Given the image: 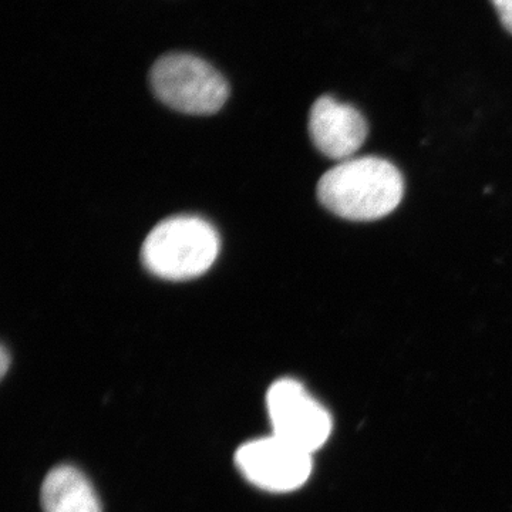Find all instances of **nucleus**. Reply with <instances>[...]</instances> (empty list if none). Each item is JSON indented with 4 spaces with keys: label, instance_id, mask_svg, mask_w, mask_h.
Wrapping results in <instances>:
<instances>
[{
    "label": "nucleus",
    "instance_id": "0eeeda50",
    "mask_svg": "<svg viewBox=\"0 0 512 512\" xmlns=\"http://www.w3.org/2000/svg\"><path fill=\"white\" fill-rule=\"evenodd\" d=\"M42 505L45 512H101L92 484L72 466L56 467L47 474Z\"/></svg>",
    "mask_w": 512,
    "mask_h": 512
},
{
    "label": "nucleus",
    "instance_id": "423d86ee",
    "mask_svg": "<svg viewBox=\"0 0 512 512\" xmlns=\"http://www.w3.org/2000/svg\"><path fill=\"white\" fill-rule=\"evenodd\" d=\"M309 134L323 156L342 163L365 144L367 123L355 107L323 96L312 106Z\"/></svg>",
    "mask_w": 512,
    "mask_h": 512
},
{
    "label": "nucleus",
    "instance_id": "f257e3e1",
    "mask_svg": "<svg viewBox=\"0 0 512 512\" xmlns=\"http://www.w3.org/2000/svg\"><path fill=\"white\" fill-rule=\"evenodd\" d=\"M403 175L379 157H359L330 168L318 184L319 201L349 221H376L392 214L403 200Z\"/></svg>",
    "mask_w": 512,
    "mask_h": 512
},
{
    "label": "nucleus",
    "instance_id": "39448f33",
    "mask_svg": "<svg viewBox=\"0 0 512 512\" xmlns=\"http://www.w3.org/2000/svg\"><path fill=\"white\" fill-rule=\"evenodd\" d=\"M239 471L262 490L286 493L308 481L312 454L272 434L245 443L235 456Z\"/></svg>",
    "mask_w": 512,
    "mask_h": 512
},
{
    "label": "nucleus",
    "instance_id": "20e7f679",
    "mask_svg": "<svg viewBox=\"0 0 512 512\" xmlns=\"http://www.w3.org/2000/svg\"><path fill=\"white\" fill-rule=\"evenodd\" d=\"M274 436L312 454L332 431L328 410L306 392L298 380L281 379L266 394Z\"/></svg>",
    "mask_w": 512,
    "mask_h": 512
},
{
    "label": "nucleus",
    "instance_id": "1a4fd4ad",
    "mask_svg": "<svg viewBox=\"0 0 512 512\" xmlns=\"http://www.w3.org/2000/svg\"><path fill=\"white\" fill-rule=\"evenodd\" d=\"M0 357H2V375L5 376L6 372H8L9 367V352L6 350L5 346L2 348V353H0Z\"/></svg>",
    "mask_w": 512,
    "mask_h": 512
},
{
    "label": "nucleus",
    "instance_id": "7ed1b4c3",
    "mask_svg": "<svg viewBox=\"0 0 512 512\" xmlns=\"http://www.w3.org/2000/svg\"><path fill=\"white\" fill-rule=\"evenodd\" d=\"M150 83L165 106L194 116L217 113L229 97L224 76L200 57L185 53L160 57L151 69Z\"/></svg>",
    "mask_w": 512,
    "mask_h": 512
},
{
    "label": "nucleus",
    "instance_id": "6e6552de",
    "mask_svg": "<svg viewBox=\"0 0 512 512\" xmlns=\"http://www.w3.org/2000/svg\"><path fill=\"white\" fill-rule=\"evenodd\" d=\"M504 28L512 33V0H491Z\"/></svg>",
    "mask_w": 512,
    "mask_h": 512
},
{
    "label": "nucleus",
    "instance_id": "f03ea898",
    "mask_svg": "<svg viewBox=\"0 0 512 512\" xmlns=\"http://www.w3.org/2000/svg\"><path fill=\"white\" fill-rule=\"evenodd\" d=\"M221 241L210 222L194 215L167 218L153 228L141 248L147 271L165 281H190L208 272Z\"/></svg>",
    "mask_w": 512,
    "mask_h": 512
}]
</instances>
